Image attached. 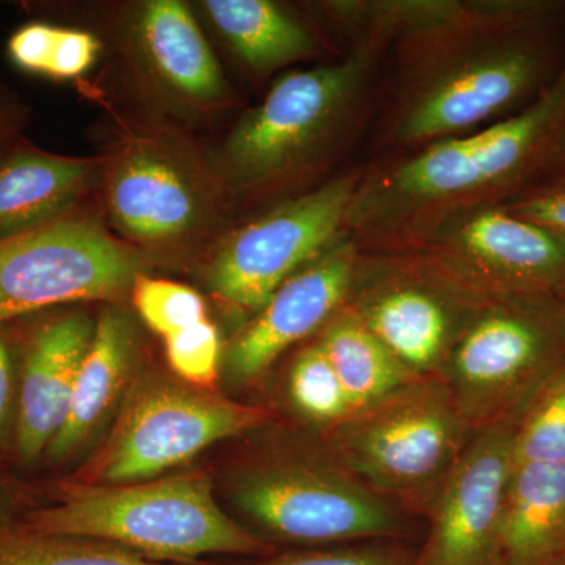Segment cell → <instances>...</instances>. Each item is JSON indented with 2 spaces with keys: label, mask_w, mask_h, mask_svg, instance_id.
<instances>
[{
  "label": "cell",
  "mask_w": 565,
  "mask_h": 565,
  "mask_svg": "<svg viewBox=\"0 0 565 565\" xmlns=\"http://www.w3.org/2000/svg\"><path fill=\"white\" fill-rule=\"evenodd\" d=\"M132 300L143 322L163 338L207 319L203 297L180 282L141 274L134 282Z\"/></svg>",
  "instance_id": "26"
},
{
  "label": "cell",
  "mask_w": 565,
  "mask_h": 565,
  "mask_svg": "<svg viewBox=\"0 0 565 565\" xmlns=\"http://www.w3.org/2000/svg\"><path fill=\"white\" fill-rule=\"evenodd\" d=\"M319 343L348 394L352 415L423 379L401 363L352 311L334 316Z\"/></svg>",
  "instance_id": "20"
},
{
  "label": "cell",
  "mask_w": 565,
  "mask_h": 565,
  "mask_svg": "<svg viewBox=\"0 0 565 565\" xmlns=\"http://www.w3.org/2000/svg\"><path fill=\"white\" fill-rule=\"evenodd\" d=\"M351 196V181H334L245 226L215 253L207 269L212 292L232 307L259 310L332 239Z\"/></svg>",
  "instance_id": "7"
},
{
  "label": "cell",
  "mask_w": 565,
  "mask_h": 565,
  "mask_svg": "<svg viewBox=\"0 0 565 565\" xmlns=\"http://www.w3.org/2000/svg\"><path fill=\"white\" fill-rule=\"evenodd\" d=\"M362 73V58H353L289 73L277 81L226 143L225 159L234 177L244 182L266 181L302 161L337 128Z\"/></svg>",
  "instance_id": "6"
},
{
  "label": "cell",
  "mask_w": 565,
  "mask_h": 565,
  "mask_svg": "<svg viewBox=\"0 0 565 565\" xmlns=\"http://www.w3.org/2000/svg\"><path fill=\"white\" fill-rule=\"evenodd\" d=\"M21 522L44 533L107 542L162 564L269 552L263 539L225 514L211 479L200 471L126 484L70 482Z\"/></svg>",
  "instance_id": "1"
},
{
  "label": "cell",
  "mask_w": 565,
  "mask_h": 565,
  "mask_svg": "<svg viewBox=\"0 0 565 565\" xmlns=\"http://www.w3.org/2000/svg\"><path fill=\"white\" fill-rule=\"evenodd\" d=\"M233 503L263 533L305 546L404 541L403 509L360 481L322 444L277 451L234 475Z\"/></svg>",
  "instance_id": "2"
},
{
  "label": "cell",
  "mask_w": 565,
  "mask_h": 565,
  "mask_svg": "<svg viewBox=\"0 0 565 565\" xmlns=\"http://www.w3.org/2000/svg\"><path fill=\"white\" fill-rule=\"evenodd\" d=\"M294 412L318 430L329 434L352 415L351 403L321 343L310 345L294 360L288 377Z\"/></svg>",
  "instance_id": "24"
},
{
  "label": "cell",
  "mask_w": 565,
  "mask_h": 565,
  "mask_svg": "<svg viewBox=\"0 0 565 565\" xmlns=\"http://www.w3.org/2000/svg\"><path fill=\"white\" fill-rule=\"evenodd\" d=\"M516 212L520 217L533 222L548 232L565 233V192L531 200V202L523 203Z\"/></svg>",
  "instance_id": "32"
},
{
  "label": "cell",
  "mask_w": 565,
  "mask_h": 565,
  "mask_svg": "<svg viewBox=\"0 0 565 565\" xmlns=\"http://www.w3.org/2000/svg\"><path fill=\"white\" fill-rule=\"evenodd\" d=\"M416 555L403 541H374L286 553L247 565H415Z\"/></svg>",
  "instance_id": "28"
},
{
  "label": "cell",
  "mask_w": 565,
  "mask_h": 565,
  "mask_svg": "<svg viewBox=\"0 0 565 565\" xmlns=\"http://www.w3.org/2000/svg\"><path fill=\"white\" fill-rule=\"evenodd\" d=\"M167 362L184 384L211 390L222 363L217 327L207 319L166 338Z\"/></svg>",
  "instance_id": "27"
},
{
  "label": "cell",
  "mask_w": 565,
  "mask_h": 565,
  "mask_svg": "<svg viewBox=\"0 0 565 565\" xmlns=\"http://www.w3.org/2000/svg\"><path fill=\"white\" fill-rule=\"evenodd\" d=\"M107 202L115 225L140 243L177 239L195 225L199 200L173 162L137 148L111 173Z\"/></svg>",
  "instance_id": "15"
},
{
  "label": "cell",
  "mask_w": 565,
  "mask_h": 565,
  "mask_svg": "<svg viewBox=\"0 0 565 565\" xmlns=\"http://www.w3.org/2000/svg\"><path fill=\"white\" fill-rule=\"evenodd\" d=\"M0 565H178L154 563L120 546L44 533L22 522L0 525Z\"/></svg>",
  "instance_id": "23"
},
{
  "label": "cell",
  "mask_w": 565,
  "mask_h": 565,
  "mask_svg": "<svg viewBox=\"0 0 565 565\" xmlns=\"http://www.w3.org/2000/svg\"><path fill=\"white\" fill-rule=\"evenodd\" d=\"M473 434L444 382L423 377L319 438L374 492L427 512Z\"/></svg>",
  "instance_id": "3"
},
{
  "label": "cell",
  "mask_w": 565,
  "mask_h": 565,
  "mask_svg": "<svg viewBox=\"0 0 565 565\" xmlns=\"http://www.w3.org/2000/svg\"><path fill=\"white\" fill-rule=\"evenodd\" d=\"M514 424H494L470 438L430 501L429 535L415 565H500Z\"/></svg>",
  "instance_id": "8"
},
{
  "label": "cell",
  "mask_w": 565,
  "mask_h": 565,
  "mask_svg": "<svg viewBox=\"0 0 565 565\" xmlns=\"http://www.w3.org/2000/svg\"><path fill=\"white\" fill-rule=\"evenodd\" d=\"M270 422L266 408L236 403L212 390L158 375L140 379L126 394L109 438L81 482L126 484L158 478L211 445Z\"/></svg>",
  "instance_id": "4"
},
{
  "label": "cell",
  "mask_w": 565,
  "mask_h": 565,
  "mask_svg": "<svg viewBox=\"0 0 565 565\" xmlns=\"http://www.w3.org/2000/svg\"><path fill=\"white\" fill-rule=\"evenodd\" d=\"M95 326L82 313L55 316L33 327L14 349L18 401L11 452L21 463L44 459L61 433Z\"/></svg>",
  "instance_id": "10"
},
{
  "label": "cell",
  "mask_w": 565,
  "mask_h": 565,
  "mask_svg": "<svg viewBox=\"0 0 565 565\" xmlns=\"http://www.w3.org/2000/svg\"><path fill=\"white\" fill-rule=\"evenodd\" d=\"M546 351L544 332L525 316L500 308L476 311L438 379L476 433L512 423V405L541 371Z\"/></svg>",
  "instance_id": "9"
},
{
  "label": "cell",
  "mask_w": 565,
  "mask_h": 565,
  "mask_svg": "<svg viewBox=\"0 0 565 565\" xmlns=\"http://www.w3.org/2000/svg\"><path fill=\"white\" fill-rule=\"evenodd\" d=\"M460 241L479 263L511 277H534L565 262L564 244L555 234L505 212L476 215L463 226Z\"/></svg>",
  "instance_id": "22"
},
{
  "label": "cell",
  "mask_w": 565,
  "mask_h": 565,
  "mask_svg": "<svg viewBox=\"0 0 565 565\" xmlns=\"http://www.w3.org/2000/svg\"><path fill=\"white\" fill-rule=\"evenodd\" d=\"M93 163L36 150L0 159V241L61 217L84 191Z\"/></svg>",
  "instance_id": "19"
},
{
  "label": "cell",
  "mask_w": 565,
  "mask_h": 565,
  "mask_svg": "<svg viewBox=\"0 0 565 565\" xmlns=\"http://www.w3.org/2000/svg\"><path fill=\"white\" fill-rule=\"evenodd\" d=\"M136 355L131 319L118 310L106 311L95 326L92 343L82 359L73 396L61 433L44 459L61 463L77 455L106 422L125 394Z\"/></svg>",
  "instance_id": "16"
},
{
  "label": "cell",
  "mask_w": 565,
  "mask_h": 565,
  "mask_svg": "<svg viewBox=\"0 0 565 565\" xmlns=\"http://www.w3.org/2000/svg\"><path fill=\"white\" fill-rule=\"evenodd\" d=\"M514 463L565 462V367L546 379L512 438Z\"/></svg>",
  "instance_id": "25"
},
{
  "label": "cell",
  "mask_w": 565,
  "mask_h": 565,
  "mask_svg": "<svg viewBox=\"0 0 565 565\" xmlns=\"http://www.w3.org/2000/svg\"><path fill=\"white\" fill-rule=\"evenodd\" d=\"M11 132V118L7 111L0 110V150H2L6 141L9 140Z\"/></svg>",
  "instance_id": "33"
},
{
  "label": "cell",
  "mask_w": 565,
  "mask_h": 565,
  "mask_svg": "<svg viewBox=\"0 0 565 565\" xmlns=\"http://www.w3.org/2000/svg\"><path fill=\"white\" fill-rule=\"evenodd\" d=\"M204 9L252 68H277L315 51L310 33L266 0H207Z\"/></svg>",
  "instance_id": "21"
},
{
  "label": "cell",
  "mask_w": 565,
  "mask_h": 565,
  "mask_svg": "<svg viewBox=\"0 0 565 565\" xmlns=\"http://www.w3.org/2000/svg\"><path fill=\"white\" fill-rule=\"evenodd\" d=\"M352 263L332 255L292 275L230 345L226 374L245 385L269 371L286 349L332 321L352 289Z\"/></svg>",
  "instance_id": "11"
},
{
  "label": "cell",
  "mask_w": 565,
  "mask_h": 565,
  "mask_svg": "<svg viewBox=\"0 0 565 565\" xmlns=\"http://www.w3.org/2000/svg\"><path fill=\"white\" fill-rule=\"evenodd\" d=\"M563 96L544 102L484 132L440 141L394 177L397 191L411 196H445L481 188L520 166L541 141Z\"/></svg>",
  "instance_id": "12"
},
{
  "label": "cell",
  "mask_w": 565,
  "mask_h": 565,
  "mask_svg": "<svg viewBox=\"0 0 565 565\" xmlns=\"http://www.w3.org/2000/svg\"><path fill=\"white\" fill-rule=\"evenodd\" d=\"M2 509H3V486H2V481H0V525H3V523L9 522V520L3 519Z\"/></svg>",
  "instance_id": "34"
},
{
  "label": "cell",
  "mask_w": 565,
  "mask_h": 565,
  "mask_svg": "<svg viewBox=\"0 0 565 565\" xmlns=\"http://www.w3.org/2000/svg\"><path fill=\"white\" fill-rule=\"evenodd\" d=\"M141 259L102 226L57 217L0 241V326L47 308L110 300L132 289Z\"/></svg>",
  "instance_id": "5"
},
{
  "label": "cell",
  "mask_w": 565,
  "mask_h": 565,
  "mask_svg": "<svg viewBox=\"0 0 565 565\" xmlns=\"http://www.w3.org/2000/svg\"><path fill=\"white\" fill-rule=\"evenodd\" d=\"M137 39L156 76L174 93L196 103L221 95V68L188 7L174 0L145 3Z\"/></svg>",
  "instance_id": "18"
},
{
  "label": "cell",
  "mask_w": 565,
  "mask_h": 565,
  "mask_svg": "<svg viewBox=\"0 0 565 565\" xmlns=\"http://www.w3.org/2000/svg\"><path fill=\"white\" fill-rule=\"evenodd\" d=\"M535 61L525 51L479 55L441 77L405 114V140H427L462 131L500 114L534 79Z\"/></svg>",
  "instance_id": "13"
},
{
  "label": "cell",
  "mask_w": 565,
  "mask_h": 565,
  "mask_svg": "<svg viewBox=\"0 0 565 565\" xmlns=\"http://www.w3.org/2000/svg\"><path fill=\"white\" fill-rule=\"evenodd\" d=\"M99 41L88 32L55 29L46 76L73 79L92 68L98 57Z\"/></svg>",
  "instance_id": "29"
},
{
  "label": "cell",
  "mask_w": 565,
  "mask_h": 565,
  "mask_svg": "<svg viewBox=\"0 0 565 565\" xmlns=\"http://www.w3.org/2000/svg\"><path fill=\"white\" fill-rule=\"evenodd\" d=\"M352 313L412 373L437 379L475 315L462 313L444 294L412 282L367 292Z\"/></svg>",
  "instance_id": "14"
},
{
  "label": "cell",
  "mask_w": 565,
  "mask_h": 565,
  "mask_svg": "<svg viewBox=\"0 0 565 565\" xmlns=\"http://www.w3.org/2000/svg\"><path fill=\"white\" fill-rule=\"evenodd\" d=\"M6 329L7 326H0V449L11 451L17 422L18 370L14 344Z\"/></svg>",
  "instance_id": "30"
},
{
  "label": "cell",
  "mask_w": 565,
  "mask_h": 565,
  "mask_svg": "<svg viewBox=\"0 0 565 565\" xmlns=\"http://www.w3.org/2000/svg\"><path fill=\"white\" fill-rule=\"evenodd\" d=\"M55 29L47 24H29L20 29L9 41L11 61L22 70L46 74Z\"/></svg>",
  "instance_id": "31"
},
{
  "label": "cell",
  "mask_w": 565,
  "mask_h": 565,
  "mask_svg": "<svg viewBox=\"0 0 565 565\" xmlns=\"http://www.w3.org/2000/svg\"><path fill=\"white\" fill-rule=\"evenodd\" d=\"M565 541V462L514 463L500 535V565H537Z\"/></svg>",
  "instance_id": "17"
}]
</instances>
